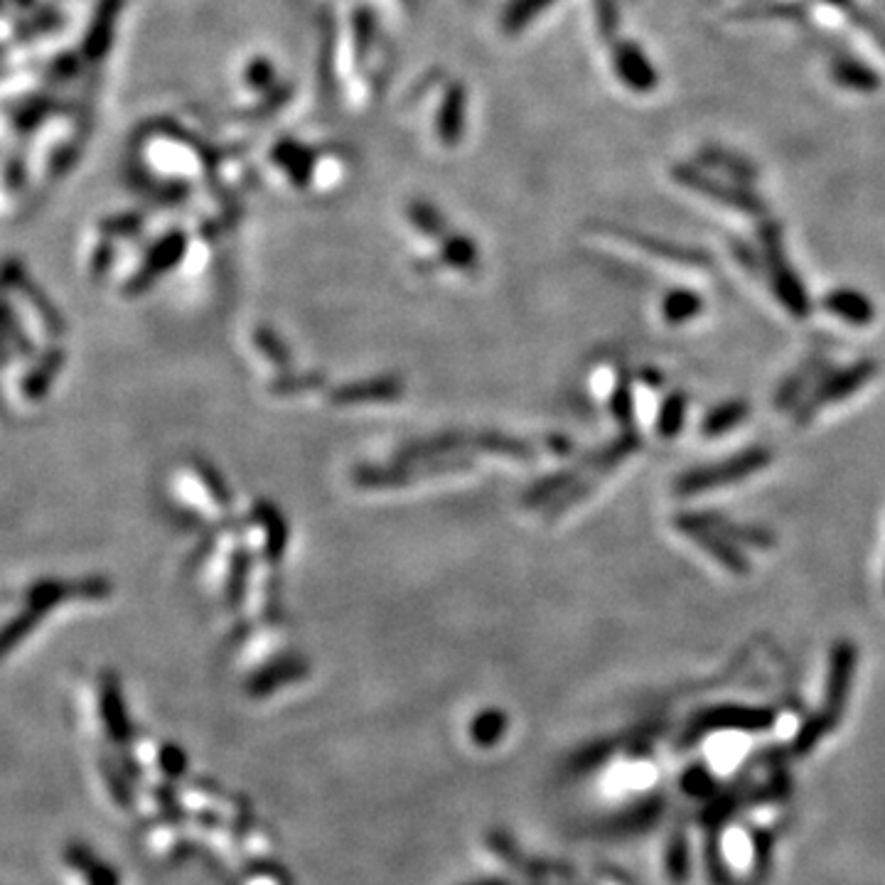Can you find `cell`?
<instances>
[{"label": "cell", "mask_w": 885, "mask_h": 885, "mask_svg": "<svg viewBox=\"0 0 885 885\" xmlns=\"http://www.w3.org/2000/svg\"><path fill=\"white\" fill-rule=\"evenodd\" d=\"M770 462V452L767 450H745L743 456H735L731 460L716 462V465L698 468L694 472H688L682 480H678V492L682 495H696L706 487H718L728 485V482H738L747 475H753L755 470L765 468Z\"/></svg>", "instance_id": "1"}, {"label": "cell", "mask_w": 885, "mask_h": 885, "mask_svg": "<svg viewBox=\"0 0 885 885\" xmlns=\"http://www.w3.org/2000/svg\"><path fill=\"white\" fill-rule=\"evenodd\" d=\"M875 367L871 362H863V364H856V367L846 369L841 374H836V377L826 379V384H822L819 391L814 393V399L810 401V406H804L802 418L806 416V411H819L822 406H829V403L841 401L846 397H851L856 389H861L865 381L873 377Z\"/></svg>", "instance_id": "2"}, {"label": "cell", "mask_w": 885, "mask_h": 885, "mask_svg": "<svg viewBox=\"0 0 885 885\" xmlns=\"http://www.w3.org/2000/svg\"><path fill=\"white\" fill-rule=\"evenodd\" d=\"M67 859L72 863V869L86 875L88 885H118V873L108 863L96 861V856L84 843H74L67 851Z\"/></svg>", "instance_id": "3"}, {"label": "cell", "mask_w": 885, "mask_h": 885, "mask_svg": "<svg viewBox=\"0 0 885 885\" xmlns=\"http://www.w3.org/2000/svg\"><path fill=\"white\" fill-rule=\"evenodd\" d=\"M824 305L834 315H839V318L849 320L853 324H869L873 320L871 303L865 300L863 295L853 293V291H836L824 300Z\"/></svg>", "instance_id": "4"}, {"label": "cell", "mask_w": 885, "mask_h": 885, "mask_svg": "<svg viewBox=\"0 0 885 885\" xmlns=\"http://www.w3.org/2000/svg\"><path fill=\"white\" fill-rule=\"evenodd\" d=\"M745 413H747V409H745V403H741V401L723 403V406H718L716 411H711V413H708V416H706L704 426H701L704 436H706V438L723 436L725 430L735 428L738 423H741V421L745 418Z\"/></svg>", "instance_id": "5"}, {"label": "cell", "mask_w": 885, "mask_h": 885, "mask_svg": "<svg viewBox=\"0 0 885 885\" xmlns=\"http://www.w3.org/2000/svg\"><path fill=\"white\" fill-rule=\"evenodd\" d=\"M620 76L625 79L627 84H633L635 88H652L654 86V72L652 67H647L645 57L637 52V49L627 47L623 55H620Z\"/></svg>", "instance_id": "6"}, {"label": "cell", "mask_w": 885, "mask_h": 885, "mask_svg": "<svg viewBox=\"0 0 885 885\" xmlns=\"http://www.w3.org/2000/svg\"><path fill=\"white\" fill-rule=\"evenodd\" d=\"M698 310H701V300L696 298V293L678 291V293L669 295L666 303H664V318L669 322L692 320Z\"/></svg>", "instance_id": "7"}, {"label": "cell", "mask_w": 885, "mask_h": 885, "mask_svg": "<svg viewBox=\"0 0 885 885\" xmlns=\"http://www.w3.org/2000/svg\"><path fill=\"white\" fill-rule=\"evenodd\" d=\"M505 725H507V721H505V716H502V713H497V711L485 713L475 721V728H472V738H475L480 745H492V743L499 741L502 733H505Z\"/></svg>", "instance_id": "8"}, {"label": "cell", "mask_w": 885, "mask_h": 885, "mask_svg": "<svg viewBox=\"0 0 885 885\" xmlns=\"http://www.w3.org/2000/svg\"><path fill=\"white\" fill-rule=\"evenodd\" d=\"M684 406H686L684 397L666 399V403L662 406V416H659V430H662L664 438H666V436H669V438L676 436V430L682 428Z\"/></svg>", "instance_id": "9"}, {"label": "cell", "mask_w": 885, "mask_h": 885, "mask_svg": "<svg viewBox=\"0 0 885 885\" xmlns=\"http://www.w3.org/2000/svg\"><path fill=\"white\" fill-rule=\"evenodd\" d=\"M161 763H163V770H165L167 775H173V777H180V775L185 772V767H187L185 755H182L180 751H177V747H173V745L163 747Z\"/></svg>", "instance_id": "10"}, {"label": "cell", "mask_w": 885, "mask_h": 885, "mask_svg": "<svg viewBox=\"0 0 885 885\" xmlns=\"http://www.w3.org/2000/svg\"><path fill=\"white\" fill-rule=\"evenodd\" d=\"M470 885H509V883L499 881V878H492V881H480V883H470Z\"/></svg>", "instance_id": "11"}]
</instances>
